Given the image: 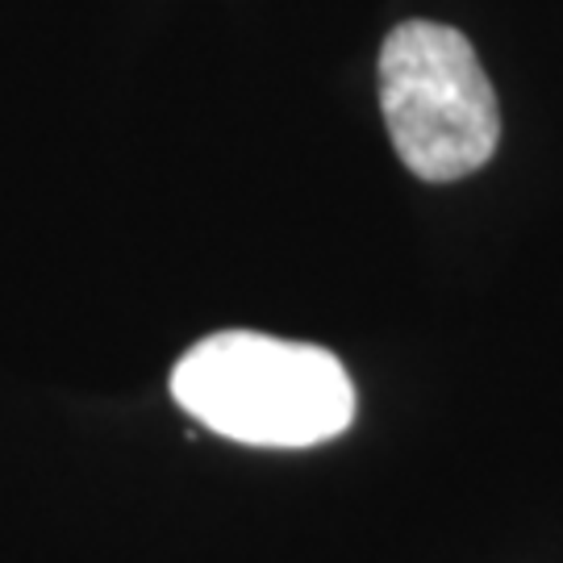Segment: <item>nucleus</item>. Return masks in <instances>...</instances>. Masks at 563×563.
<instances>
[{
  "label": "nucleus",
  "instance_id": "f257e3e1",
  "mask_svg": "<svg viewBox=\"0 0 563 563\" xmlns=\"http://www.w3.org/2000/svg\"><path fill=\"white\" fill-rule=\"evenodd\" d=\"M188 418L246 446H318L355 422V384L339 355L313 342L222 330L188 346L172 372Z\"/></svg>",
  "mask_w": 563,
  "mask_h": 563
},
{
  "label": "nucleus",
  "instance_id": "f03ea898",
  "mask_svg": "<svg viewBox=\"0 0 563 563\" xmlns=\"http://www.w3.org/2000/svg\"><path fill=\"white\" fill-rule=\"evenodd\" d=\"M380 109L401 163L426 184H455L497 155V92L455 25L401 21L384 38Z\"/></svg>",
  "mask_w": 563,
  "mask_h": 563
}]
</instances>
